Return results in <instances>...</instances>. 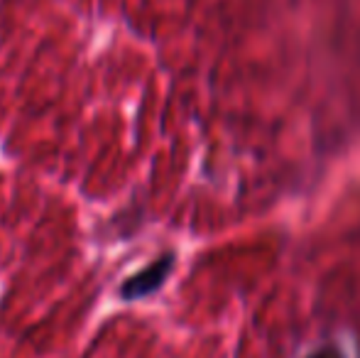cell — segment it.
<instances>
[{"instance_id":"obj_1","label":"cell","mask_w":360,"mask_h":358,"mask_svg":"<svg viewBox=\"0 0 360 358\" xmlns=\"http://www.w3.org/2000/svg\"><path fill=\"white\" fill-rule=\"evenodd\" d=\"M176 265V258L174 253H165L150 263L147 268L138 270L135 275H130L123 285L118 287V295L123 302H138V300H145V297L155 295L165 287V282L169 280L172 270Z\"/></svg>"},{"instance_id":"obj_2","label":"cell","mask_w":360,"mask_h":358,"mask_svg":"<svg viewBox=\"0 0 360 358\" xmlns=\"http://www.w3.org/2000/svg\"><path fill=\"white\" fill-rule=\"evenodd\" d=\"M307 358H343V356H341V351H336V349H331V346H326V349L314 351V354L307 356Z\"/></svg>"}]
</instances>
